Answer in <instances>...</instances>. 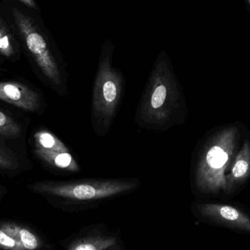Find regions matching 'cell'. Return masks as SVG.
I'll list each match as a JSON object with an SVG mask.
<instances>
[{
    "instance_id": "cell-19",
    "label": "cell",
    "mask_w": 250,
    "mask_h": 250,
    "mask_svg": "<svg viewBox=\"0 0 250 250\" xmlns=\"http://www.w3.org/2000/svg\"><path fill=\"white\" fill-rule=\"evenodd\" d=\"M1 193H2V189H1V186H0V195H1Z\"/></svg>"
},
{
    "instance_id": "cell-11",
    "label": "cell",
    "mask_w": 250,
    "mask_h": 250,
    "mask_svg": "<svg viewBox=\"0 0 250 250\" xmlns=\"http://www.w3.org/2000/svg\"><path fill=\"white\" fill-rule=\"evenodd\" d=\"M35 153L38 158L50 167L66 174H78L81 166L72 154L71 151H60L57 150L36 148Z\"/></svg>"
},
{
    "instance_id": "cell-15",
    "label": "cell",
    "mask_w": 250,
    "mask_h": 250,
    "mask_svg": "<svg viewBox=\"0 0 250 250\" xmlns=\"http://www.w3.org/2000/svg\"><path fill=\"white\" fill-rule=\"evenodd\" d=\"M19 167L17 158L4 144L0 143V169L15 170Z\"/></svg>"
},
{
    "instance_id": "cell-16",
    "label": "cell",
    "mask_w": 250,
    "mask_h": 250,
    "mask_svg": "<svg viewBox=\"0 0 250 250\" xmlns=\"http://www.w3.org/2000/svg\"><path fill=\"white\" fill-rule=\"evenodd\" d=\"M17 1L25 7L36 12V13H40L41 12V8L37 3L36 0H17Z\"/></svg>"
},
{
    "instance_id": "cell-2",
    "label": "cell",
    "mask_w": 250,
    "mask_h": 250,
    "mask_svg": "<svg viewBox=\"0 0 250 250\" xmlns=\"http://www.w3.org/2000/svg\"><path fill=\"white\" fill-rule=\"evenodd\" d=\"M0 10L12 26L20 45L33 60L51 87L61 95L67 93L65 64L50 36L40 13L17 0H2Z\"/></svg>"
},
{
    "instance_id": "cell-7",
    "label": "cell",
    "mask_w": 250,
    "mask_h": 250,
    "mask_svg": "<svg viewBox=\"0 0 250 250\" xmlns=\"http://www.w3.org/2000/svg\"><path fill=\"white\" fill-rule=\"evenodd\" d=\"M192 210L201 220L250 233V217L231 206L200 202L193 204Z\"/></svg>"
},
{
    "instance_id": "cell-4",
    "label": "cell",
    "mask_w": 250,
    "mask_h": 250,
    "mask_svg": "<svg viewBox=\"0 0 250 250\" xmlns=\"http://www.w3.org/2000/svg\"><path fill=\"white\" fill-rule=\"evenodd\" d=\"M240 137L239 128L227 126L213 133L204 142L197 156L192 185L197 192L217 194L226 192V172L236 157Z\"/></svg>"
},
{
    "instance_id": "cell-14",
    "label": "cell",
    "mask_w": 250,
    "mask_h": 250,
    "mask_svg": "<svg viewBox=\"0 0 250 250\" xmlns=\"http://www.w3.org/2000/svg\"><path fill=\"white\" fill-rule=\"evenodd\" d=\"M21 132L20 126L11 117L0 111V135L6 138H17Z\"/></svg>"
},
{
    "instance_id": "cell-12",
    "label": "cell",
    "mask_w": 250,
    "mask_h": 250,
    "mask_svg": "<svg viewBox=\"0 0 250 250\" xmlns=\"http://www.w3.org/2000/svg\"><path fill=\"white\" fill-rule=\"evenodd\" d=\"M20 48L12 26L0 10V55L13 60L19 57Z\"/></svg>"
},
{
    "instance_id": "cell-9",
    "label": "cell",
    "mask_w": 250,
    "mask_h": 250,
    "mask_svg": "<svg viewBox=\"0 0 250 250\" xmlns=\"http://www.w3.org/2000/svg\"><path fill=\"white\" fill-rule=\"evenodd\" d=\"M0 100L26 111H36L41 108L39 95L18 82H0Z\"/></svg>"
},
{
    "instance_id": "cell-1",
    "label": "cell",
    "mask_w": 250,
    "mask_h": 250,
    "mask_svg": "<svg viewBox=\"0 0 250 250\" xmlns=\"http://www.w3.org/2000/svg\"><path fill=\"white\" fill-rule=\"evenodd\" d=\"M188 114L183 89L171 60L163 51L153 64L134 121L142 129L165 132L183 125Z\"/></svg>"
},
{
    "instance_id": "cell-6",
    "label": "cell",
    "mask_w": 250,
    "mask_h": 250,
    "mask_svg": "<svg viewBox=\"0 0 250 250\" xmlns=\"http://www.w3.org/2000/svg\"><path fill=\"white\" fill-rule=\"evenodd\" d=\"M124 243L119 229H111L104 223L82 227L60 242L64 250H106Z\"/></svg>"
},
{
    "instance_id": "cell-3",
    "label": "cell",
    "mask_w": 250,
    "mask_h": 250,
    "mask_svg": "<svg viewBox=\"0 0 250 250\" xmlns=\"http://www.w3.org/2000/svg\"><path fill=\"white\" fill-rule=\"evenodd\" d=\"M141 186V181L137 178H117L42 181L28 188L48 197L63 211L78 213L98 208L138 190Z\"/></svg>"
},
{
    "instance_id": "cell-10",
    "label": "cell",
    "mask_w": 250,
    "mask_h": 250,
    "mask_svg": "<svg viewBox=\"0 0 250 250\" xmlns=\"http://www.w3.org/2000/svg\"><path fill=\"white\" fill-rule=\"evenodd\" d=\"M250 176V141L247 139L235 157L231 168L226 174V193H230Z\"/></svg>"
},
{
    "instance_id": "cell-18",
    "label": "cell",
    "mask_w": 250,
    "mask_h": 250,
    "mask_svg": "<svg viewBox=\"0 0 250 250\" xmlns=\"http://www.w3.org/2000/svg\"><path fill=\"white\" fill-rule=\"evenodd\" d=\"M245 4H246L247 9H248V11L250 16V0H245Z\"/></svg>"
},
{
    "instance_id": "cell-13",
    "label": "cell",
    "mask_w": 250,
    "mask_h": 250,
    "mask_svg": "<svg viewBox=\"0 0 250 250\" xmlns=\"http://www.w3.org/2000/svg\"><path fill=\"white\" fill-rule=\"evenodd\" d=\"M36 148L43 149L57 150L60 151H70L68 147L54 134L49 131L40 130L34 135Z\"/></svg>"
},
{
    "instance_id": "cell-5",
    "label": "cell",
    "mask_w": 250,
    "mask_h": 250,
    "mask_svg": "<svg viewBox=\"0 0 250 250\" xmlns=\"http://www.w3.org/2000/svg\"><path fill=\"white\" fill-rule=\"evenodd\" d=\"M114 45L105 41L101 48L94 79L91 101V123L95 135L104 138L118 115L124 97L125 79L114 67Z\"/></svg>"
},
{
    "instance_id": "cell-17",
    "label": "cell",
    "mask_w": 250,
    "mask_h": 250,
    "mask_svg": "<svg viewBox=\"0 0 250 250\" xmlns=\"http://www.w3.org/2000/svg\"><path fill=\"white\" fill-rule=\"evenodd\" d=\"M106 250H128L125 245V243L118 244L115 246L111 247Z\"/></svg>"
},
{
    "instance_id": "cell-8",
    "label": "cell",
    "mask_w": 250,
    "mask_h": 250,
    "mask_svg": "<svg viewBox=\"0 0 250 250\" xmlns=\"http://www.w3.org/2000/svg\"><path fill=\"white\" fill-rule=\"evenodd\" d=\"M42 236L13 222L0 223V249L2 250H52Z\"/></svg>"
}]
</instances>
